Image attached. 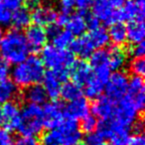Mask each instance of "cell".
<instances>
[{
  "instance_id": "cell-1",
  "label": "cell",
  "mask_w": 145,
  "mask_h": 145,
  "mask_svg": "<svg viewBox=\"0 0 145 145\" xmlns=\"http://www.w3.org/2000/svg\"><path fill=\"white\" fill-rule=\"evenodd\" d=\"M45 75V67L41 59L29 56L26 60L15 65L11 70V81L17 88L27 89L42 82Z\"/></svg>"
},
{
  "instance_id": "cell-2",
  "label": "cell",
  "mask_w": 145,
  "mask_h": 145,
  "mask_svg": "<svg viewBox=\"0 0 145 145\" xmlns=\"http://www.w3.org/2000/svg\"><path fill=\"white\" fill-rule=\"evenodd\" d=\"M30 49L25 36L19 30H10L0 41V55L9 65H17L29 57Z\"/></svg>"
},
{
  "instance_id": "cell-3",
  "label": "cell",
  "mask_w": 145,
  "mask_h": 145,
  "mask_svg": "<svg viewBox=\"0 0 145 145\" xmlns=\"http://www.w3.org/2000/svg\"><path fill=\"white\" fill-rule=\"evenodd\" d=\"M44 128L42 107L35 105H27L21 110L20 120L16 130L22 136L36 137Z\"/></svg>"
},
{
  "instance_id": "cell-4",
  "label": "cell",
  "mask_w": 145,
  "mask_h": 145,
  "mask_svg": "<svg viewBox=\"0 0 145 145\" xmlns=\"http://www.w3.org/2000/svg\"><path fill=\"white\" fill-rule=\"evenodd\" d=\"M41 61L44 67L50 71H69L75 63V57L67 49H59L53 45H48L42 49Z\"/></svg>"
},
{
  "instance_id": "cell-5",
  "label": "cell",
  "mask_w": 145,
  "mask_h": 145,
  "mask_svg": "<svg viewBox=\"0 0 145 145\" xmlns=\"http://www.w3.org/2000/svg\"><path fill=\"white\" fill-rule=\"evenodd\" d=\"M59 145H80L83 140V132L77 121L63 120L56 128L52 129Z\"/></svg>"
},
{
  "instance_id": "cell-6",
  "label": "cell",
  "mask_w": 145,
  "mask_h": 145,
  "mask_svg": "<svg viewBox=\"0 0 145 145\" xmlns=\"http://www.w3.org/2000/svg\"><path fill=\"white\" fill-rule=\"evenodd\" d=\"M139 113L140 112L132 105H130L126 99H122L115 103L114 112L112 118L109 121L119 126L130 129L138 122Z\"/></svg>"
},
{
  "instance_id": "cell-7",
  "label": "cell",
  "mask_w": 145,
  "mask_h": 145,
  "mask_svg": "<svg viewBox=\"0 0 145 145\" xmlns=\"http://www.w3.org/2000/svg\"><path fill=\"white\" fill-rule=\"evenodd\" d=\"M128 82L129 78L124 72H113L105 86L106 97L114 103L121 101L125 97Z\"/></svg>"
},
{
  "instance_id": "cell-8",
  "label": "cell",
  "mask_w": 145,
  "mask_h": 145,
  "mask_svg": "<svg viewBox=\"0 0 145 145\" xmlns=\"http://www.w3.org/2000/svg\"><path fill=\"white\" fill-rule=\"evenodd\" d=\"M69 77V71H49L45 72L43 77V86L47 97L52 99H56L60 97L62 84L67 82Z\"/></svg>"
},
{
  "instance_id": "cell-9",
  "label": "cell",
  "mask_w": 145,
  "mask_h": 145,
  "mask_svg": "<svg viewBox=\"0 0 145 145\" xmlns=\"http://www.w3.org/2000/svg\"><path fill=\"white\" fill-rule=\"evenodd\" d=\"M123 99L132 105L139 112L143 110L145 103V87L142 78L132 77L129 79L127 91Z\"/></svg>"
},
{
  "instance_id": "cell-10",
  "label": "cell",
  "mask_w": 145,
  "mask_h": 145,
  "mask_svg": "<svg viewBox=\"0 0 145 145\" xmlns=\"http://www.w3.org/2000/svg\"><path fill=\"white\" fill-rule=\"evenodd\" d=\"M58 16V11L50 3L43 4H35L31 13V21L34 22V25L40 27H50L55 25Z\"/></svg>"
},
{
  "instance_id": "cell-11",
  "label": "cell",
  "mask_w": 145,
  "mask_h": 145,
  "mask_svg": "<svg viewBox=\"0 0 145 145\" xmlns=\"http://www.w3.org/2000/svg\"><path fill=\"white\" fill-rule=\"evenodd\" d=\"M144 0H126L117 10V21H133L144 19Z\"/></svg>"
},
{
  "instance_id": "cell-12",
  "label": "cell",
  "mask_w": 145,
  "mask_h": 145,
  "mask_svg": "<svg viewBox=\"0 0 145 145\" xmlns=\"http://www.w3.org/2000/svg\"><path fill=\"white\" fill-rule=\"evenodd\" d=\"M64 106L59 101H52L46 103L44 108H42L43 123L49 130L56 128L64 120Z\"/></svg>"
},
{
  "instance_id": "cell-13",
  "label": "cell",
  "mask_w": 145,
  "mask_h": 145,
  "mask_svg": "<svg viewBox=\"0 0 145 145\" xmlns=\"http://www.w3.org/2000/svg\"><path fill=\"white\" fill-rule=\"evenodd\" d=\"M91 16L99 23L111 25L117 21V11L109 5L106 0H93L91 4Z\"/></svg>"
},
{
  "instance_id": "cell-14",
  "label": "cell",
  "mask_w": 145,
  "mask_h": 145,
  "mask_svg": "<svg viewBox=\"0 0 145 145\" xmlns=\"http://www.w3.org/2000/svg\"><path fill=\"white\" fill-rule=\"evenodd\" d=\"M24 36L30 51L42 50L46 46V43L48 41L47 31L43 27L37 26V25L29 26L26 29Z\"/></svg>"
},
{
  "instance_id": "cell-15",
  "label": "cell",
  "mask_w": 145,
  "mask_h": 145,
  "mask_svg": "<svg viewBox=\"0 0 145 145\" xmlns=\"http://www.w3.org/2000/svg\"><path fill=\"white\" fill-rule=\"evenodd\" d=\"M115 108V103L107 97H99L95 99L91 105L93 115L101 121H109L112 118Z\"/></svg>"
},
{
  "instance_id": "cell-16",
  "label": "cell",
  "mask_w": 145,
  "mask_h": 145,
  "mask_svg": "<svg viewBox=\"0 0 145 145\" xmlns=\"http://www.w3.org/2000/svg\"><path fill=\"white\" fill-rule=\"evenodd\" d=\"M69 75L72 78V82L79 85L80 87L86 86L93 77V72L91 66L84 61H75L71 66Z\"/></svg>"
},
{
  "instance_id": "cell-17",
  "label": "cell",
  "mask_w": 145,
  "mask_h": 145,
  "mask_svg": "<svg viewBox=\"0 0 145 145\" xmlns=\"http://www.w3.org/2000/svg\"><path fill=\"white\" fill-rule=\"evenodd\" d=\"M64 114L68 119L79 120L89 114V105L87 99L81 97L75 101H70L64 106Z\"/></svg>"
},
{
  "instance_id": "cell-18",
  "label": "cell",
  "mask_w": 145,
  "mask_h": 145,
  "mask_svg": "<svg viewBox=\"0 0 145 145\" xmlns=\"http://www.w3.org/2000/svg\"><path fill=\"white\" fill-rule=\"evenodd\" d=\"M2 111V119L3 124L5 125L7 130H14L17 128L20 120L21 110L19 105L14 101H7L3 103V106L1 107Z\"/></svg>"
},
{
  "instance_id": "cell-19",
  "label": "cell",
  "mask_w": 145,
  "mask_h": 145,
  "mask_svg": "<svg viewBox=\"0 0 145 145\" xmlns=\"http://www.w3.org/2000/svg\"><path fill=\"white\" fill-rule=\"evenodd\" d=\"M22 7V0H1L0 2V27L11 24L12 17Z\"/></svg>"
},
{
  "instance_id": "cell-20",
  "label": "cell",
  "mask_w": 145,
  "mask_h": 145,
  "mask_svg": "<svg viewBox=\"0 0 145 145\" xmlns=\"http://www.w3.org/2000/svg\"><path fill=\"white\" fill-rule=\"evenodd\" d=\"M107 66L113 72L121 71L127 63V55L120 47H111L106 50Z\"/></svg>"
},
{
  "instance_id": "cell-21",
  "label": "cell",
  "mask_w": 145,
  "mask_h": 145,
  "mask_svg": "<svg viewBox=\"0 0 145 145\" xmlns=\"http://www.w3.org/2000/svg\"><path fill=\"white\" fill-rule=\"evenodd\" d=\"M71 53L72 55H77L81 59L89 58L91 55L95 51V47L89 40L87 35H83L72 40L70 45Z\"/></svg>"
},
{
  "instance_id": "cell-22",
  "label": "cell",
  "mask_w": 145,
  "mask_h": 145,
  "mask_svg": "<svg viewBox=\"0 0 145 145\" xmlns=\"http://www.w3.org/2000/svg\"><path fill=\"white\" fill-rule=\"evenodd\" d=\"M66 31L72 37H81L88 29L87 17L83 14H74L69 17L66 25Z\"/></svg>"
},
{
  "instance_id": "cell-23",
  "label": "cell",
  "mask_w": 145,
  "mask_h": 145,
  "mask_svg": "<svg viewBox=\"0 0 145 145\" xmlns=\"http://www.w3.org/2000/svg\"><path fill=\"white\" fill-rule=\"evenodd\" d=\"M47 34L52 40L53 46L59 49H67V47H70L72 41V37L66 30H62L60 27L56 25H52L49 27V31L47 32Z\"/></svg>"
},
{
  "instance_id": "cell-24",
  "label": "cell",
  "mask_w": 145,
  "mask_h": 145,
  "mask_svg": "<svg viewBox=\"0 0 145 145\" xmlns=\"http://www.w3.org/2000/svg\"><path fill=\"white\" fill-rule=\"evenodd\" d=\"M127 41L132 45L142 43L145 37V26L143 20L129 21L126 26Z\"/></svg>"
},
{
  "instance_id": "cell-25",
  "label": "cell",
  "mask_w": 145,
  "mask_h": 145,
  "mask_svg": "<svg viewBox=\"0 0 145 145\" xmlns=\"http://www.w3.org/2000/svg\"><path fill=\"white\" fill-rule=\"evenodd\" d=\"M87 36L95 50L105 48L109 42L108 33L105 28L101 26V24L89 29V32L87 34Z\"/></svg>"
},
{
  "instance_id": "cell-26",
  "label": "cell",
  "mask_w": 145,
  "mask_h": 145,
  "mask_svg": "<svg viewBox=\"0 0 145 145\" xmlns=\"http://www.w3.org/2000/svg\"><path fill=\"white\" fill-rule=\"evenodd\" d=\"M24 97L25 99L29 103V105H39V106L46 103L47 99H48L44 88L39 84L27 88L25 91Z\"/></svg>"
},
{
  "instance_id": "cell-27",
  "label": "cell",
  "mask_w": 145,
  "mask_h": 145,
  "mask_svg": "<svg viewBox=\"0 0 145 145\" xmlns=\"http://www.w3.org/2000/svg\"><path fill=\"white\" fill-rule=\"evenodd\" d=\"M107 33L109 41H111L116 47L124 45L127 42L126 26L122 22H115L111 24Z\"/></svg>"
},
{
  "instance_id": "cell-28",
  "label": "cell",
  "mask_w": 145,
  "mask_h": 145,
  "mask_svg": "<svg viewBox=\"0 0 145 145\" xmlns=\"http://www.w3.org/2000/svg\"><path fill=\"white\" fill-rule=\"evenodd\" d=\"M82 88L74 82H65L61 87L60 95L68 103L82 97Z\"/></svg>"
},
{
  "instance_id": "cell-29",
  "label": "cell",
  "mask_w": 145,
  "mask_h": 145,
  "mask_svg": "<svg viewBox=\"0 0 145 145\" xmlns=\"http://www.w3.org/2000/svg\"><path fill=\"white\" fill-rule=\"evenodd\" d=\"M18 89L11 80L0 81V103L13 101L16 97Z\"/></svg>"
},
{
  "instance_id": "cell-30",
  "label": "cell",
  "mask_w": 145,
  "mask_h": 145,
  "mask_svg": "<svg viewBox=\"0 0 145 145\" xmlns=\"http://www.w3.org/2000/svg\"><path fill=\"white\" fill-rule=\"evenodd\" d=\"M31 22V13L27 8L21 7L20 9L14 13L12 17V21L11 24L15 27V30H19L21 29L28 28Z\"/></svg>"
},
{
  "instance_id": "cell-31",
  "label": "cell",
  "mask_w": 145,
  "mask_h": 145,
  "mask_svg": "<svg viewBox=\"0 0 145 145\" xmlns=\"http://www.w3.org/2000/svg\"><path fill=\"white\" fill-rule=\"evenodd\" d=\"M93 0H61V9L71 13L72 10L84 12L91 7Z\"/></svg>"
},
{
  "instance_id": "cell-32",
  "label": "cell",
  "mask_w": 145,
  "mask_h": 145,
  "mask_svg": "<svg viewBox=\"0 0 145 145\" xmlns=\"http://www.w3.org/2000/svg\"><path fill=\"white\" fill-rule=\"evenodd\" d=\"M84 93H85L86 97L89 99H97V97H101V93L105 89V84L101 83L99 80H97V78L93 77L91 79V81L87 84L86 86H84Z\"/></svg>"
},
{
  "instance_id": "cell-33",
  "label": "cell",
  "mask_w": 145,
  "mask_h": 145,
  "mask_svg": "<svg viewBox=\"0 0 145 145\" xmlns=\"http://www.w3.org/2000/svg\"><path fill=\"white\" fill-rule=\"evenodd\" d=\"M89 63H91V69H97L99 67L107 66V58H106V50L105 49H99L95 51L89 57ZM108 67V66H107Z\"/></svg>"
},
{
  "instance_id": "cell-34",
  "label": "cell",
  "mask_w": 145,
  "mask_h": 145,
  "mask_svg": "<svg viewBox=\"0 0 145 145\" xmlns=\"http://www.w3.org/2000/svg\"><path fill=\"white\" fill-rule=\"evenodd\" d=\"M82 122L80 125L82 132H86L88 134L93 133L97 130V125H99V120L93 116V114H88L87 116H85L83 119H81Z\"/></svg>"
},
{
  "instance_id": "cell-35",
  "label": "cell",
  "mask_w": 145,
  "mask_h": 145,
  "mask_svg": "<svg viewBox=\"0 0 145 145\" xmlns=\"http://www.w3.org/2000/svg\"><path fill=\"white\" fill-rule=\"evenodd\" d=\"M129 69L134 77H140L145 72V60L143 58H133L129 64Z\"/></svg>"
},
{
  "instance_id": "cell-36",
  "label": "cell",
  "mask_w": 145,
  "mask_h": 145,
  "mask_svg": "<svg viewBox=\"0 0 145 145\" xmlns=\"http://www.w3.org/2000/svg\"><path fill=\"white\" fill-rule=\"evenodd\" d=\"M103 143H105V139L97 131L88 134L84 140V145H103Z\"/></svg>"
},
{
  "instance_id": "cell-37",
  "label": "cell",
  "mask_w": 145,
  "mask_h": 145,
  "mask_svg": "<svg viewBox=\"0 0 145 145\" xmlns=\"http://www.w3.org/2000/svg\"><path fill=\"white\" fill-rule=\"evenodd\" d=\"M0 145H14L13 135L6 128H0Z\"/></svg>"
},
{
  "instance_id": "cell-38",
  "label": "cell",
  "mask_w": 145,
  "mask_h": 145,
  "mask_svg": "<svg viewBox=\"0 0 145 145\" xmlns=\"http://www.w3.org/2000/svg\"><path fill=\"white\" fill-rule=\"evenodd\" d=\"M130 54L132 55L133 58H143V56L145 54L144 42L133 45L130 49Z\"/></svg>"
},
{
  "instance_id": "cell-39",
  "label": "cell",
  "mask_w": 145,
  "mask_h": 145,
  "mask_svg": "<svg viewBox=\"0 0 145 145\" xmlns=\"http://www.w3.org/2000/svg\"><path fill=\"white\" fill-rule=\"evenodd\" d=\"M14 145H41L36 137H25L21 136L14 141Z\"/></svg>"
},
{
  "instance_id": "cell-40",
  "label": "cell",
  "mask_w": 145,
  "mask_h": 145,
  "mask_svg": "<svg viewBox=\"0 0 145 145\" xmlns=\"http://www.w3.org/2000/svg\"><path fill=\"white\" fill-rule=\"evenodd\" d=\"M11 74L10 65L7 64L3 60L0 61V81L8 80V77Z\"/></svg>"
},
{
  "instance_id": "cell-41",
  "label": "cell",
  "mask_w": 145,
  "mask_h": 145,
  "mask_svg": "<svg viewBox=\"0 0 145 145\" xmlns=\"http://www.w3.org/2000/svg\"><path fill=\"white\" fill-rule=\"evenodd\" d=\"M127 145H145V138L142 133H135L130 136Z\"/></svg>"
},
{
  "instance_id": "cell-42",
  "label": "cell",
  "mask_w": 145,
  "mask_h": 145,
  "mask_svg": "<svg viewBox=\"0 0 145 145\" xmlns=\"http://www.w3.org/2000/svg\"><path fill=\"white\" fill-rule=\"evenodd\" d=\"M106 1L109 3V5L111 7H113L114 9H117V8H120L125 3L126 0H106Z\"/></svg>"
},
{
  "instance_id": "cell-43",
  "label": "cell",
  "mask_w": 145,
  "mask_h": 145,
  "mask_svg": "<svg viewBox=\"0 0 145 145\" xmlns=\"http://www.w3.org/2000/svg\"><path fill=\"white\" fill-rule=\"evenodd\" d=\"M3 119H2V111H1V106H0V124H2Z\"/></svg>"
},
{
  "instance_id": "cell-44",
  "label": "cell",
  "mask_w": 145,
  "mask_h": 145,
  "mask_svg": "<svg viewBox=\"0 0 145 145\" xmlns=\"http://www.w3.org/2000/svg\"><path fill=\"white\" fill-rule=\"evenodd\" d=\"M3 30H2V27H0V41H1V39H2L3 37Z\"/></svg>"
},
{
  "instance_id": "cell-45",
  "label": "cell",
  "mask_w": 145,
  "mask_h": 145,
  "mask_svg": "<svg viewBox=\"0 0 145 145\" xmlns=\"http://www.w3.org/2000/svg\"><path fill=\"white\" fill-rule=\"evenodd\" d=\"M29 1H31V2H36L37 0H29Z\"/></svg>"
},
{
  "instance_id": "cell-46",
  "label": "cell",
  "mask_w": 145,
  "mask_h": 145,
  "mask_svg": "<svg viewBox=\"0 0 145 145\" xmlns=\"http://www.w3.org/2000/svg\"><path fill=\"white\" fill-rule=\"evenodd\" d=\"M103 145H109V144H107V143H105H105H103Z\"/></svg>"
},
{
  "instance_id": "cell-47",
  "label": "cell",
  "mask_w": 145,
  "mask_h": 145,
  "mask_svg": "<svg viewBox=\"0 0 145 145\" xmlns=\"http://www.w3.org/2000/svg\"><path fill=\"white\" fill-rule=\"evenodd\" d=\"M0 2H1V0H0Z\"/></svg>"
}]
</instances>
